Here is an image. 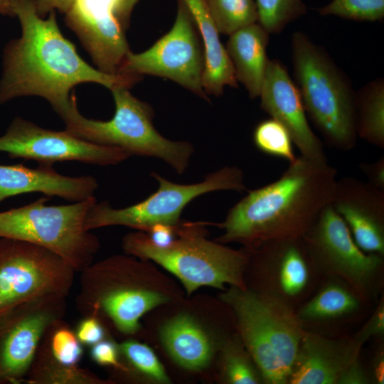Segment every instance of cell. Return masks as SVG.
Returning a JSON list of instances; mask_svg holds the SVG:
<instances>
[{
    "mask_svg": "<svg viewBox=\"0 0 384 384\" xmlns=\"http://www.w3.org/2000/svg\"><path fill=\"white\" fill-rule=\"evenodd\" d=\"M361 170L366 176L368 182L373 186L384 190V157L371 163H362Z\"/></svg>",
    "mask_w": 384,
    "mask_h": 384,
    "instance_id": "38",
    "label": "cell"
},
{
    "mask_svg": "<svg viewBox=\"0 0 384 384\" xmlns=\"http://www.w3.org/2000/svg\"><path fill=\"white\" fill-rule=\"evenodd\" d=\"M0 14L14 16L12 11L11 0H0Z\"/></svg>",
    "mask_w": 384,
    "mask_h": 384,
    "instance_id": "43",
    "label": "cell"
},
{
    "mask_svg": "<svg viewBox=\"0 0 384 384\" xmlns=\"http://www.w3.org/2000/svg\"><path fill=\"white\" fill-rule=\"evenodd\" d=\"M222 372L230 384L264 383L262 374L240 338L232 339L223 346Z\"/></svg>",
    "mask_w": 384,
    "mask_h": 384,
    "instance_id": "28",
    "label": "cell"
},
{
    "mask_svg": "<svg viewBox=\"0 0 384 384\" xmlns=\"http://www.w3.org/2000/svg\"><path fill=\"white\" fill-rule=\"evenodd\" d=\"M220 33L230 35L257 22L255 0H206Z\"/></svg>",
    "mask_w": 384,
    "mask_h": 384,
    "instance_id": "27",
    "label": "cell"
},
{
    "mask_svg": "<svg viewBox=\"0 0 384 384\" xmlns=\"http://www.w3.org/2000/svg\"><path fill=\"white\" fill-rule=\"evenodd\" d=\"M0 151L12 159L34 160L38 164L75 161L98 166L117 165L131 156L124 150L93 144L67 130L41 127L16 117L0 137Z\"/></svg>",
    "mask_w": 384,
    "mask_h": 384,
    "instance_id": "14",
    "label": "cell"
},
{
    "mask_svg": "<svg viewBox=\"0 0 384 384\" xmlns=\"http://www.w3.org/2000/svg\"><path fill=\"white\" fill-rule=\"evenodd\" d=\"M75 272L63 258L46 248L0 238V316L44 295L67 297Z\"/></svg>",
    "mask_w": 384,
    "mask_h": 384,
    "instance_id": "10",
    "label": "cell"
},
{
    "mask_svg": "<svg viewBox=\"0 0 384 384\" xmlns=\"http://www.w3.org/2000/svg\"><path fill=\"white\" fill-rule=\"evenodd\" d=\"M259 97L261 108L285 127L301 156L327 161L322 144L307 121L298 87L279 60H268Z\"/></svg>",
    "mask_w": 384,
    "mask_h": 384,
    "instance_id": "16",
    "label": "cell"
},
{
    "mask_svg": "<svg viewBox=\"0 0 384 384\" xmlns=\"http://www.w3.org/2000/svg\"><path fill=\"white\" fill-rule=\"evenodd\" d=\"M294 75L305 112L331 146L352 149L356 143V93L324 49L302 32L292 38Z\"/></svg>",
    "mask_w": 384,
    "mask_h": 384,
    "instance_id": "5",
    "label": "cell"
},
{
    "mask_svg": "<svg viewBox=\"0 0 384 384\" xmlns=\"http://www.w3.org/2000/svg\"><path fill=\"white\" fill-rule=\"evenodd\" d=\"M369 383H370V376L364 370L358 357L348 367L339 384H367Z\"/></svg>",
    "mask_w": 384,
    "mask_h": 384,
    "instance_id": "39",
    "label": "cell"
},
{
    "mask_svg": "<svg viewBox=\"0 0 384 384\" xmlns=\"http://www.w3.org/2000/svg\"><path fill=\"white\" fill-rule=\"evenodd\" d=\"M118 0H72L65 21L80 40L97 69L118 71L130 51L124 28L116 15Z\"/></svg>",
    "mask_w": 384,
    "mask_h": 384,
    "instance_id": "15",
    "label": "cell"
},
{
    "mask_svg": "<svg viewBox=\"0 0 384 384\" xmlns=\"http://www.w3.org/2000/svg\"><path fill=\"white\" fill-rule=\"evenodd\" d=\"M160 338L172 359L186 369H203L212 358L211 340L188 314H178L166 322L161 329Z\"/></svg>",
    "mask_w": 384,
    "mask_h": 384,
    "instance_id": "23",
    "label": "cell"
},
{
    "mask_svg": "<svg viewBox=\"0 0 384 384\" xmlns=\"http://www.w3.org/2000/svg\"><path fill=\"white\" fill-rule=\"evenodd\" d=\"M207 223L181 221L176 227L178 238L166 247L154 245L143 232L131 233L123 238V248L127 254L152 260L174 274L188 294L203 286L245 288L244 272L250 251L209 240Z\"/></svg>",
    "mask_w": 384,
    "mask_h": 384,
    "instance_id": "3",
    "label": "cell"
},
{
    "mask_svg": "<svg viewBox=\"0 0 384 384\" xmlns=\"http://www.w3.org/2000/svg\"><path fill=\"white\" fill-rule=\"evenodd\" d=\"M151 176L158 189L146 198L122 208H114L107 201L95 203L87 213V230L122 225L148 231L159 223L176 227L185 207L198 196L216 191H243L246 189L243 171L235 166H226L208 174L203 181L191 184L174 183L160 174Z\"/></svg>",
    "mask_w": 384,
    "mask_h": 384,
    "instance_id": "8",
    "label": "cell"
},
{
    "mask_svg": "<svg viewBox=\"0 0 384 384\" xmlns=\"http://www.w3.org/2000/svg\"><path fill=\"white\" fill-rule=\"evenodd\" d=\"M361 348L353 338L334 339L305 331L287 383L339 384Z\"/></svg>",
    "mask_w": 384,
    "mask_h": 384,
    "instance_id": "18",
    "label": "cell"
},
{
    "mask_svg": "<svg viewBox=\"0 0 384 384\" xmlns=\"http://www.w3.org/2000/svg\"><path fill=\"white\" fill-rule=\"evenodd\" d=\"M384 334V302H380L375 310L363 326L360 331L354 336V340L363 346L368 339L373 337L383 336Z\"/></svg>",
    "mask_w": 384,
    "mask_h": 384,
    "instance_id": "36",
    "label": "cell"
},
{
    "mask_svg": "<svg viewBox=\"0 0 384 384\" xmlns=\"http://www.w3.org/2000/svg\"><path fill=\"white\" fill-rule=\"evenodd\" d=\"M199 37L191 13L178 0L176 17L170 31L145 51H129L118 74L165 78L208 100L203 87L205 60Z\"/></svg>",
    "mask_w": 384,
    "mask_h": 384,
    "instance_id": "11",
    "label": "cell"
},
{
    "mask_svg": "<svg viewBox=\"0 0 384 384\" xmlns=\"http://www.w3.org/2000/svg\"><path fill=\"white\" fill-rule=\"evenodd\" d=\"M269 34L256 22L229 35L225 47L236 80L245 86L251 99L260 94L269 60Z\"/></svg>",
    "mask_w": 384,
    "mask_h": 384,
    "instance_id": "22",
    "label": "cell"
},
{
    "mask_svg": "<svg viewBox=\"0 0 384 384\" xmlns=\"http://www.w3.org/2000/svg\"><path fill=\"white\" fill-rule=\"evenodd\" d=\"M331 204L361 249L384 255V190L353 177L337 179Z\"/></svg>",
    "mask_w": 384,
    "mask_h": 384,
    "instance_id": "17",
    "label": "cell"
},
{
    "mask_svg": "<svg viewBox=\"0 0 384 384\" xmlns=\"http://www.w3.org/2000/svg\"><path fill=\"white\" fill-rule=\"evenodd\" d=\"M258 23L269 33H280L306 13L302 0H255Z\"/></svg>",
    "mask_w": 384,
    "mask_h": 384,
    "instance_id": "31",
    "label": "cell"
},
{
    "mask_svg": "<svg viewBox=\"0 0 384 384\" xmlns=\"http://www.w3.org/2000/svg\"><path fill=\"white\" fill-rule=\"evenodd\" d=\"M119 346L110 340L103 339L92 345L90 349L92 360L100 366H113L114 368L127 372V369L119 361Z\"/></svg>",
    "mask_w": 384,
    "mask_h": 384,
    "instance_id": "34",
    "label": "cell"
},
{
    "mask_svg": "<svg viewBox=\"0 0 384 384\" xmlns=\"http://www.w3.org/2000/svg\"><path fill=\"white\" fill-rule=\"evenodd\" d=\"M336 169L302 156L275 181L250 191L228 212L219 227L220 243L239 242L248 250L267 242L302 238L331 204Z\"/></svg>",
    "mask_w": 384,
    "mask_h": 384,
    "instance_id": "2",
    "label": "cell"
},
{
    "mask_svg": "<svg viewBox=\"0 0 384 384\" xmlns=\"http://www.w3.org/2000/svg\"><path fill=\"white\" fill-rule=\"evenodd\" d=\"M302 239L315 270L339 279L362 300L375 292L383 256L361 249L331 204L322 210Z\"/></svg>",
    "mask_w": 384,
    "mask_h": 384,
    "instance_id": "9",
    "label": "cell"
},
{
    "mask_svg": "<svg viewBox=\"0 0 384 384\" xmlns=\"http://www.w3.org/2000/svg\"><path fill=\"white\" fill-rule=\"evenodd\" d=\"M235 313L240 338L267 384H287L304 323L291 304L267 292L231 286L222 295Z\"/></svg>",
    "mask_w": 384,
    "mask_h": 384,
    "instance_id": "4",
    "label": "cell"
},
{
    "mask_svg": "<svg viewBox=\"0 0 384 384\" xmlns=\"http://www.w3.org/2000/svg\"><path fill=\"white\" fill-rule=\"evenodd\" d=\"M110 90L115 105L111 119L85 117L75 101L61 117L65 129L89 142L120 148L130 156L161 159L177 174H183L194 152L193 145L161 135L154 125L152 107L132 95L128 87L117 86Z\"/></svg>",
    "mask_w": 384,
    "mask_h": 384,
    "instance_id": "6",
    "label": "cell"
},
{
    "mask_svg": "<svg viewBox=\"0 0 384 384\" xmlns=\"http://www.w3.org/2000/svg\"><path fill=\"white\" fill-rule=\"evenodd\" d=\"M176 227L161 223L156 224L148 230L149 235H147L154 245L166 247L170 245L176 238Z\"/></svg>",
    "mask_w": 384,
    "mask_h": 384,
    "instance_id": "37",
    "label": "cell"
},
{
    "mask_svg": "<svg viewBox=\"0 0 384 384\" xmlns=\"http://www.w3.org/2000/svg\"><path fill=\"white\" fill-rule=\"evenodd\" d=\"M49 198L0 212V238L31 242L63 258L75 272L91 263L100 248L97 238L86 229L95 197L68 205L47 206Z\"/></svg>",
    "mask_w": 384,
    "mask_h": 384,
    "instance_id": "7",
    "label": "cell"
},
{
    "mask_svg": "<svg viewBox=\"0 0 384 384\" xmlns=\"http://www.w3.org/2000/svg\"><path fill=\"white\" fill-rule=\"evenodd\" d=\"M65 297L44 295L0 316V383L25 381L47 329L65 314Z\"/></svg>",
    "mask_w": 384,
    "mask_h": 384,
    "instance_id": "13",
    "label": "cell"
},
{
    "mask_svg": "<svg viewBox=\"0 0 384 384\" xmlns=\"http://www.w3.org/2000/svg\"><path fill=\"white\" fill-rule=\"evenodd\" d=\"M11 3L21 35L3 50L0 105L19 97L38 96L62 117L76 101L70 94L77 85L94 82L111 90L129 88L140 80V76L110 75L87 64L62 34L55 11L44 19L31 0Z\"/></svg>",
    "mask_w": 384,
    "mask_h": 384,
    "instance_id": "1",
    "label": "cell"
},
{
    "mask_svg": "<svg viewBox=\"0 0 384 384\" xmlns=\"http://www.w3.org/2000/svg\"><path fill=\"white\" fill-rule=\"evenodd\" d=\"M195 22L203 43V87L207 95L220 96L225 86L238 87L233 66L206 0H181Z\"/></svg>",
    "mask_w": 384,
    "mask_h": 384,
    "instance_id": "21",
    "label": "cell"
},
{
    "mask_svg": "<svg viewBox=\"0 0 384 384\" xmlns=\"http://www.w3.org/2000/svg\"><path fill=\"white\" fill-rule=\"evenodd\" d=\"M31 384H98L101 380L90 371L75 366H65L55 362L40 345L27 373Z\"/></svg>",
    "mask_w": 384,
    "mask_h": 384,
    "instance_id": "26",
    "label": "cell"
},
{
    "mask_svg": "<svg viewBox=\"0 0 384 384\" xmlns=\"http://www.w3.org/2000/svg\"><path fill=\"white\" fill-rule=\"evenodd\" d=\"M269 272L268 284L264 292L272 294L292 305L307 290L311 272L315 270L302 238L267 242L250 250Z\"/></svg>",
    "mask_w": 384,
    "mask_h": 384,
    "instance_id": "19",
    "label": "cell"
},
{
    "mask_svg": "<svg viewBox=\"0 0 384 384\" xmlns=\"http://www.w3.org/2000/svg\"><path fill=\"white\" fill-rule=\"evenodd\" d=\"M80 272L78 311L84 316L103 313L122 333H136L142 316L167 302L159 292L117 279L107 260L91 263Z\"/></svg>",
    "mask_w": 384,
    "mask_h": 384,
    "instance_id": "12",
    "label": "cell"
},
{
    "mask_svg": "<svg viewBox=\"0 0 384 384\" xmlns=\"http://www.w3.org/2000/svg\"><path fill=\"white\" fill-rule=\"evenodd\" d=\"M81 344L92 346L105 339V329L99 318L87 316L78 324L75 331Z\"/></svg>",
    "mask_w": 384,
    "mask_h": 384,
    "instance_id": "35",
    "label": "cell"
},
{
    "mask_svg": "<svg viewBox=\"0 0 384 384\" xmlns=\"http://www.w3.org/2000/svg\"><path fill=\"white\" fill-rule=\"evenodd\" d=\"M39 16L44 17L50 11L58 10L65 13L68 9L72 0H31Z\"/></svg>",
    "mask_w": 384,
    "mask_h": 384,
    "instance_id": "40",
    "label": "cell"
},
{
    "mask_svg": "<svg viewBox=\"0 0 384 384\" xmlns=\"http://www.w3.org/2000/svg\"><path fill=\"white\" fill-rule=\"evenodd\" d=\"M357 137L384 148V82L380 78L367 84L355 102Z\"/></svg>",
    "mask_w": 384,
    "mask_h": 384,
    "instance_id": "25",
    "label": "cell"
},
{
    "mask_svg": "<svg viewBox=\"0 0 384 384\" xmlns=\"http://www.w3.org/2000/svg\"><path fill=\"white\" fill-rule=\"evenodd\" d=\"M361 300L346 284L333 280L323 286L297 314L303 323L335 320L356 312Z\"/></svg>",
    "mask_w": 384,
    "mask_h": 384,
    "instance_id": "24",
    "label": "cell"
},
{
    "mask_svg": "<svg viewBox=\"0 0 384 384\" xmlns=\"http://www.w3.org/2000/svg\"><path fill=\"white\" fill-rule=\"evenodd\" d=\"M318 12L357 21H376L384 17V0H332Z\"/></svg>",
    "mask_w": 384,
    "mask_h": 384,
    "instance_id": "33",
    "label": "cell"
},
{
    "mask_svg": "<svg viewBox=\"0 0 384 384\" xmlns=\"http://www.w3.org/2000/svg\"><path fill=\"white\" fill-rule=\"evenodd\" d=\"M252 139L255 146L266 154L284 159L289 163L297 158L288 130L272 117L256 125Z\"/></svg>",
    "mask_w": 384,
    "mask_h": 384,
    "instance_id": "30",
    "label": "cell"
},
{
    "mask_svg": "<svg viewBox=\"0 0 384 384\" xmlns=\"http://www.w3.org/2000/svg\"><path fill=\"white\" fill-rule=\"evenodd\" d=\"M119 351L129 366L141 375L157 383L170 382L163 365L147 345L128 340L119 346Z\"/></svg>",
    "mask_w": 384,
    "mask_h": 384,
    "instance_id": "32",
    "label": "cell"
},
{
    "mask_svg": "<svg viewBox=\"0 0 384 384\" xmlns=\"http://www.w3.org/2000/svg\"><path fill=\"white\" fill-rule=\"evenodd\" d=\"M139 0H118L116 15L124 29L129 26L132 11Z\"/></svg>",
    "mask_w": 384,
    "mask_h": 384,
    "instance_id": "41",
    "label": "cell"
},
{
    "mask_svg": "<svg viewBox=\"0 0 384 384\" xmlns=\"http://www.w3.org/2000/svg\"><path fill=\"white\" fill-rule=\"evenodd\" d=\"M370 375V378L375 383H384V356L383 351L378 352L373 359Z\"/></svg>",
    "mask_w": 384,
    "mask_h": 384,
    "instance_id": "42",
    "label": "cell"
},
{
    "mask_svg": "<svg viewBox=\"0 0 384 384\" xmlns=\"http://www.w3.org/2000/svg\"><path fill=\"white\" fill-rule=\"evenodd\" d=\"M40 345L55 362L65 366H78L83 353L75 331L65 324L63 319L50 325Z\"/></svg>",
    "mask_w": 384,
    "mask_h": 384,
    "instance_id": "29",
    "label": "cell"
},
{
    "mask_svg": "<svg viewBox=\"0 0 384 384\" xmlns=\"http://www.w3.org/2000/svg\"><path fill=\"white\" fill-rule=\"evenodd\" d=\"M99 185L91 176H68L49 164L28 168L23 164H0V203L14 196L41 193L78 202L94 197Z\"/></svg>",
    "mask_w": 384,
    "mask_h": 384,
    "instance_id": "20",
    "label": "cell"
}]
</instances>
